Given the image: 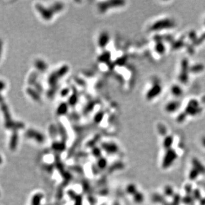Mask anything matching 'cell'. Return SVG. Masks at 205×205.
Masks as SVG:
<instances>
[]
</instances>
